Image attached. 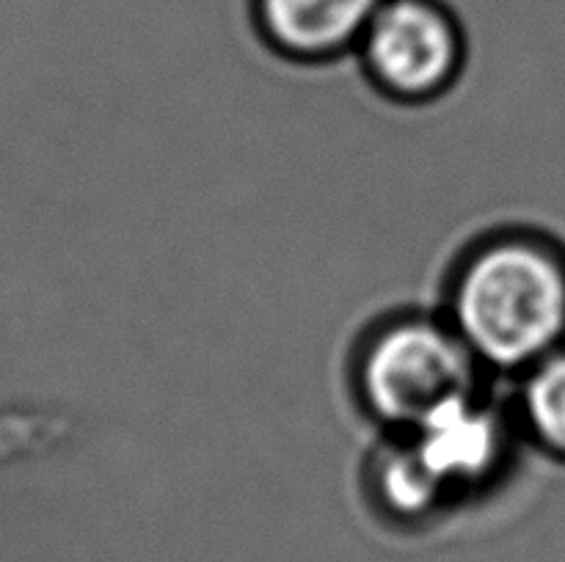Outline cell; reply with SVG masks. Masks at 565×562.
<instances>
[{
  "label": "cell",
  "mask_w": 565,
  "mask_h": 562,
  "mask_svg": "<svg viewBox=\"0 0 565 562\" xmlns=\"http://www.w3.org/2000/svg\"><path fill=\"white\" fill-rule=\"evenodd\" d=\"M450 325L486 367L524 372L565 345V251L541 235H500L452 279Z\"/></svg>",
  "instance_id": "cell-1"
},
{
  "label": "cell",
  "mask_w": 565,
  "mask_h": 562,
  "mask_svg": "<svg viewBox=\"0 0 565 562\" xmlns=\"http://www.w3.org/2000/svg\"><path fill=\"white\" fill-rule=\"evenodd\" d=\"M478 367L450 320L406 317L364 345L359 386L367 411L406 433L447 400L478 389Z\"/></svg>",
  "instance_id": "cell-2"
},
{
  "label": "cell",
  "mask_w": 565,
  "mask_h": 562,
  "mask_svg": "<svg viewBox=\"0 0 565 562\" xmlns=\"http://www.w3.org/2000/svg\"><path fill=\"white\" fill-rule=\"evenodd\" d=\"M359 50L370 77L397 99H430L445 91L463 61L456 17L439 0H384Z\"/></svg>",
  "instance_id": "cell-3"
},
{
  "label": "cell",
  "mask_w": 565,
  "mask_h": 562,
  "mask_svg": "<svg viewBox=\"0 0 565 562\" xmlns=\"http://www.w3.org/2000/svg\"><path fill=\"white\" fill-rule=\"evenodd\" d=\"M403 446L439 496L469 488L508 452V424L478 389L458 395L406 430Z\"/></svg>",
  "instance_id": "cell-4"
},
{
  "label": "cell",
  "mask_w": 565,
  "mask_h": 562,
  "mask_svg": "<svg viewBox=\"0 0 565 562\" xmlns=\"http://www.w3.org/2000/svg\"><path fill=\"white\" fill-rule=\"evenodd\" d=\"M384 0H254L265 36L296 58H329L359 47Z\"/></svg>",
  "instance_id": "cell-5"
},
{
  "label": "cell",
  "mask_w": 565,
  "mask_h": 562,
  "mask_svg": "<svg viewBox=\"0 0 565 562\" xmlns=\"http://www.w3.org/2000/svg\"><path fill=\"white\" fill-rule=\"evenodd\" d=\"M519 411L533 439L565 457V345L522 372Z\"/></svg>",
  "instance_id": "cell-6"
},
{
  "label": "cell",
  "mask_w": 565,
  "mask_h": 562,
  "mask_svg": "<svg viewBox=\"0 0 565 562\" xmlns=\"http://www.w3.org/2000/svg\"><path fill=\"white\" fill-rule=\"evenodd\" d=\"M381 490H384L386 501L403 516H417L441 499L439 490L419 472V466L412 461L403 444L386 452L384 466H381Z\"/></svg>",
  "instance_id": "cell-7"
}]
</instances>
